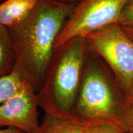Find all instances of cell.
I'll use <instances>...</instances> for the list:
<instances>
[{
    "label": "cell",
    "instance_id": "obj_1",
    "mask_svg": "<svg viewBox=\"0 0 133 133\" xmlns=\"http://www.w3.org/2000/svg\"><path fill=\"white\" fill-rule=\"evenodd\" d=\"M74 8L57 0H40L25 21L8 29L14 44L15 67L36 92L42 86L58 36Z\"/></svg>",
    "mask_w": 133,
    "mask_h": 133
},
{
    "label": "cell",
    "instance_id": "obj_2",
    "mask_svg": "<svg viewBox=\"0 0 133 133\" xmlns=\"http://www.w3.org/2000/svg\"><path fill=\"white\" fill-rule=\"evenodd\" d=\"M89 49L86 38L82 36L56 48L42 86L37 92L39 107L44 114L70 119Z\"/></svg>",
    "mask_w": 133,
    "mask_h": 133
},
{
    "label": "cell",
    "instance_id": "obj_3",
    "mask_svg": "<svg viewBox=\"0 0 133 133\" xmlns=\"http://www.w3.org/2000/svg\"><path fill=\"white\" fill-rule=\"evenodd\" d=\"M69 120L86 126L98 123L116 124L124 131L114 88L101 64L93 59L91 48Z\"/></svg>",
    "mask_w": 133,
    "mask_h": 133
},
{
    "label": "cell",
    "instance_id": "obj_4",
    "mask_svg": "<svg viewBox=\"0 0 133 133\" xmlns=\"http://www.w3.org/2000/svg\"><path fill=\"white\" fill-rule=\"evenodd\" d=\"M91 49L109 65L129 95L133 94V40L114 24L86 36Z\"/></svg>",
    "mask_w": 133,
    "mask_h": 133
},
{
    "label": "cell",
    "instance_id": "obj_5",
    "mask_svg": "<svg viewBox=\"0 0 133 133\" xmlns=\"http://www.w3.org/2000/svg\"><path fill=\"white\" fill-rule=\"evenodd\" d=\"M129 0H82L73 12L56 43V48L72 38L86 36L110 25L119 22Z\"/></svg>",
    "mask_w": 133,
    "mask_h": 133
},
{
    "label": "cell",
    "instance_id": "obj_6",
    "mask_svg": "<svg viewBox=\"0 0 133 133\" xmlns=\"http://www.w3.org/2000/svg\"><path fill=\"white\" fill-rule=\"evenodd\" d=\"M38 107L37 92L23 79L15 94L0 105V128L14 127L31 133L39 124Z\"/></svg>",
    "mask_w": 133,
    "mask_h": 133
},
{
    "label": "cell",
    "instance_id": "obj_7",
    "mask_svg": "<svg viewBox=\"0 0 133 133\" xmlns=\"http://www.w3.org/2000/svg\"><path fill=\"white\" fill-rule=\"evenodd\" d=\"M40 0H4L0 3V24L8 29L19 25L33 12Z\"/></svg>",
    "mask_w": 133,
    "mask_h": 133
},
{
    "label": "cell",
    "instance_id": "obj_8",
    "mask_svg": "<svg viewBox=\"0 0 133 133\" xmlns=\"http://www.w3.org/2000/svg\"><path fill=\"white\" fill-rule=\"evenodd\" d=\"M87 126L44 114L43 121L31 133H86Z\"/></svg>",
    "mask_w": 133,
    "mask_h": 133
},
{
    "label": "cell",
    "instance_id": "obj_9",
    "mask_svg": "<svg viewBox=\"0 0 133 133\" xmlns=\"http://www.w3.org/2000/svg\"><path fill=\"white\" fill-rule=\"evenodd\" d=\"M16 57L14 44L7 28L0 24V77L14 70Z\"/></svg>",
    "mask_w": 133,
    "mask_h": 133
},
{
    "label": "cell",
    "instance_id": "obj_10",
    "mask_svg": "<svg viewBox=\"0 0 133 133\" xmlns=\"http://www.w3.org/2000/svg\"><path fill=\"white\" fill-rule=\"evenodd\" d=\"M22 80L21 74L16 67L7 75L0 77V105L15 94Z\"/></svg>",
    "mask_w": 133,
    "mask_h": 133
},
{
    "label": "cell",
    "instance_id": "obj_11",
    "mask_svg": "<svg viewBox=\"0 0 133 133\" xmlns=\"http://www.w3.org/2000/svg\"><path fill=\"white\" fill-rule=\"evenodd\" d=\"M86 133H125V131L116 124L98 123L88 125Z\"/></svg>",
    "mask_w": 133,
    "mask_h": 133
},
{
    "label": "cell",
    "instance_id": "obj_12",
    "mask_svg": "<svg viewBox=\"0 0 133 133\" xmlns=\"http://www.w3.org/2000/svg\"><path fill=\"white\" fill-rule=\"evenodd\" d=\"M119 24L121 26H133V0H129L121 14Z\"/></svg>",
    "mask_w": 133,
    "mask_h": 133
},
{
    "label": "cell",
    "instance_id": "obj_13",
    "mask_svg": "<svg viewBox=\"0 0 133 133\" xmlns=\"http://www.w3.org/2000/svg\"><path fill=\"white\" fill-rule=\"evenodd\" d=\"M131 116H129L124 121V129L130 133H133V94L131 95Z\"/></svg>",
    "mask_w": 133,
    "mask_h": 133
},
{
    "label": "cell",
    "instance_id": "obj_14",
    "mask_svg": "<svg viewBox=\"0 0 133 133\" xmlns=\"http://www.w3.org/2000/svg\"><path fill=\"white\" fill-rule=\"evenodd\" d=\"M0 133H26L21 129L14 127H7L6 129H0Z\"/></svg>",
    "mask_w": 133,
    "mask_h": 133
},
{
    "label": "cell",
    "instance_id": "obj_15",
    "mask_svg": "<svg viewBox=\"0 0 133 133\" xmlns=\"http://www.w3.org/2000/svg\"><path fill=\"white\" fill-rule=\"evenodd\" d=\"M123 29L126 33V34L133 40V26H122Z\"/></svg>",
    "mask_w": 133,
    "mask_h": 133
},
{
    "label": "cell",
    "instance_id": "obj_16",
    "mask_svg": "<svg viewBox=\"0 0 133 133\" xmlns=\"http://www.w3.org/2000/svg\"><path fill=\"white\" fill-rule=\"evenodd\" d=\"M57 1H61V2L66 3V4H70L72 5H76L78 3L80 2L82 0H57Z\"/></svg>",
    "mask_w": 133,
    "mask_h": 133
},
{
    "label": "cell",
    "instance_id": "obj_17",
    "mask_svg": "<svg viewBox=\"0 0 133 133\" xmlns=\"http://www.w3.org/2000/svg\"><path fill=\"white\" fill-rule=\"evenodd\" d=\"M3 1H4V0H0V3H1V2H2Z\"/></svg>",
    "mask_w": 133,
    "mask_h": 133
}]
</instances>
